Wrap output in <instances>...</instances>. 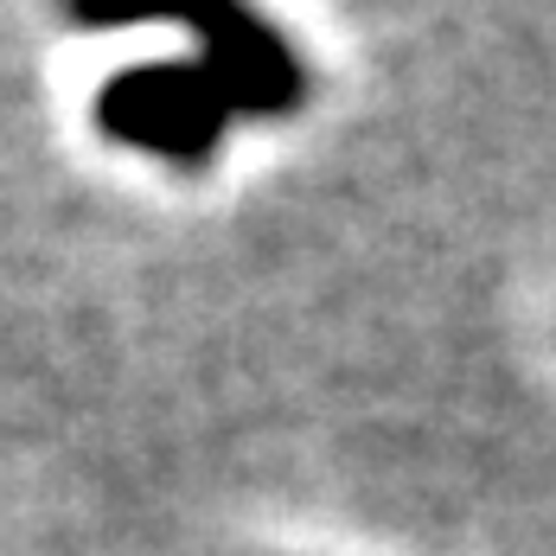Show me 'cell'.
Masks as SVG:
<instances>
[{
  "instance_id": "cell-1",
  "label": "cell",
  "mask_w": 556,
  "mask_h": 556,
  "mask_svg": "<svg viewBox=\"0 0 556 556\" xmlns=\"http://www.w3.org/2000/svg\"><path fill=\"white\" fill-rule=\"evenodd\" d=\"M64 20L84 33L115 26H179L199 39V58L218 71L237 115H294L307 103V64L250 0H64Z\"/></svg>"
},
{
  "instance_id": "cell-2",
  "label": "cell",
  "mask_w": 556,
  "mask_h": 556,
  "mask_svg": "<svg viewBox=\"0 0 556 556\" xmlns=\"http://www.w3.org/2000/svg\"><path fill=\"white\" fill-rule=\"evenodd\" d=\"M230 122H237V103H230V90L218 84V71L205 58H192V64L186 58L128 64L97 90V128L110 141L161 154L186 173H199L218 154Z\"/></svg>"
}]
</instances>
